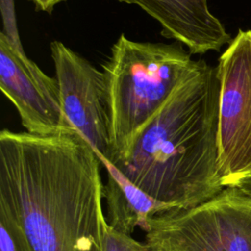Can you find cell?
<instances>
[{"mask_svg": "<svg viewBox=\"0 0 251 251\" xmlns=\"http://www.w3.org/2000/svg\"><path fill=\"white\" fill-rule=\"evenodd\" d=\"M31 1L37 10L51 13L55 6H57L59 3L65 0H31Z\"/></svg>", "mask_w": 251, "mask_h": 251, "instance_id": "cell-12", "label": "cell"}, {"mask_svg": "<svg viewBox=\"0 0 251 251\" xmlns=\"http://www.w3.org/2000/svg\"><path fill=\"white\" fill-rule=\"evenodd\" d=\"M232 187H236L241 192H243L247 196L251 197V176L242 179L241 181H239L236 185H234Z\"/></svg>", "mask_w": 251, "mask_h": 251, "instance_id": "cell-13", "label": "cell"}, {"mask_svg": "<svg viewBox=\"0 0 251 251\" xmlns=\"http://www.w3.org/2000/svg\"><path fill=\"white\" fill-rule=\"evenodd\" d=\"M0 88L17 109L23 126L37 135L75 130L64 114L56 77L47 75L22 44L0 33Z\"/></svg>", "mask_w": 251, "mask_h": 251, "instance_id": "cell-7", "label": "cell"}, {"mask_svg": "<svg viewBox=\"0 0 251 251\" xmlns=\"http://www.w3.org/2000/svg\"><path fill=\"white\" fill-rule=\"evenodd\" d=\"M101 164L107 172V182L103 189L107 204L105 219L113 228L128 235L136 227L146 231L154 216L174 209L154 199L111 162L102 160Z\"/></svg>", "mask_w": 251, "mask_h": 251, "instance_id": "cell-9", "label": "cell"}, {"mask_svg": "<svg viewBox=\"0 0 251 251\" xmlns=\"http://www.w3.org/2000/svg\"><path fill=\"white\" fill-rule=\"evenodd\" d=\"M0 251H33L21 226L0 206Z\"/></svg>", "mask_w": 251, "mask_h": 251, "instance_id": "cell-10", "label": "cell"}, {"mask_svg": "<svg viewBox=\"0 0 251 251\" xmlns=\"http://www.w3.org/2000/svg\"><path fill=\"white\" fill-rule=\"evenodd\" d=\"M178 42L134 41L122 34L103 65L112 113L115 164L197 67Z\"/></svg>", "mask_w": 251, "mask_h": 251, "instance_id": "cell-3", "label": "cell"}, {"mask_svg": "<svg viewBox=\"0 0 251 251\" xmlns=\"http://www.w3.org/2000/svg\"><path fill=\"white\" fill-rule=\"evenodd\" d=\"M217 68L197 67L116 166L154 199L174 209L197 206L221 192Z\"/></svg>", "mask_w": 251, "mask_h": 251, "instance_id": "cell-2", "label": "cell"}, {"mask_svg": "<svg viewBox=\"0 0 251 251\" xmlns=\"http://www.w3.org/2000/svg\"><path fill=\"white\" fill-rule=\"evenodd\" d=\"M50 50L69 123L88 141L100 161L113 163L112 113L104 72L61 41H52Z\"/></svg>", "mask_w": 251, "mask_h": 251, "instance_id": "cell-6", "label": "cell"}, {"mask_svg": "<svg viewBox=\"0 0 251 251\" xmlns=\"http://www.w3.org/2000/svg\"><path fill=\"white\" fill-rule=\"evenodd\" d=\"M136 5L157 21L161 33L185 46L191 54L219 51L231 41L207 0H118Z\"/></svg>", "mask_w": 251, "mask_h": 251, "instance_id": "cell-8", "label": "cell"}, {"mask_svg": "<svg viewBox=\"0 0 251 251\" xmlns=\"http://www.w3.org/2000/svg\"><path fill=\"white\" fill-rule=\"evenodd\" d=\"M216 68L220 176L232 187L251 176V30H238Z\"/></svg>", "mask_w": 251, "mask_h": 251, "instance_id": "cell-5", "label": "cell"}, {"mask_svg": "<svg viewBox=\"0 0 251 251\" xmlns=\"http://www.w3.org/2000/svg\"><path fill=\"white\" fill-rule=\"evenodd\" d=\"M103 251H150L146 243H141L108 225L105 221L103 231Z\"/></svg>", "mask_w": 251, "mask_h": 251, "instance_id": "cell-11", "label": "cell"}, {"mask_svg": "<svg viewBox=\"0 0 251 251\" xmlns=\"http://www.w3.org/2000/svg\"><path fill=\"white\" fill-rule=\"evenodd\" d=\"M101 161L72 130L0 132V206L33 251H103Z\"/></svg>", "mask_w": 251, "mask_h": 251, "instance_id": "cell-1", "label": "cell"}, {"mask_svg": "<svg viewBox=\"0 0 251 251\" xmlns=\"http://www.w3.org/2000/svg\"><path fill=\"white\" fill-rule=\"evenodd\" d=\"M150 251H251V197L225 187L187 209H172L148 223Z\"/></svg>", "mask_w": 251, "mask_h": 251, "instance_id": "cell-4", "label": "cell"}]
</instances>
